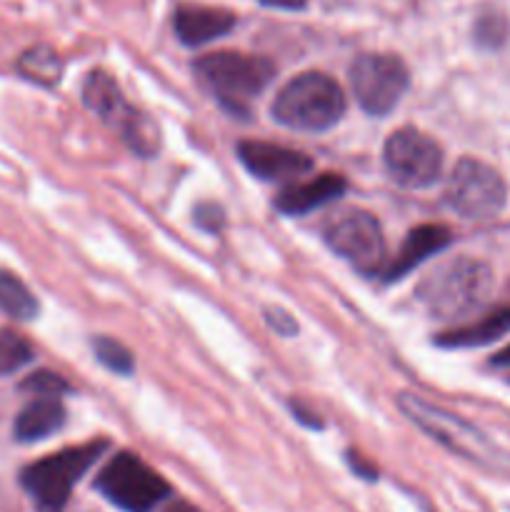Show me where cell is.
<instances>
[{
  "label": "cell",
  "instance_id": "obj_28",
  "mask_svg": "<svg viewBox=\"0 0 510 512\" xmlns=\"http://www.w3.org/2000/svg\"><path fill=\"white\" fill-rule=\"evenodd\" d=\"M165 512H200V510L193 508V505H188V503H175V505H170Z\"/></svg>",
  "mask_w": 510,
  "mask_h": 512
},
{
  "label": "cell",
  "instance_id": "obj_15",
  "mask_svg": "<svg viewBox=\"0 0 510 512\" xmlns=\"http://www.w3.org/2000/svg\"><path fill=\"white\" fill-rule=\"evenodd\" d=\"M345 188H348V183L338 173H323L318 178L303 180V183L298 180V183H290L280 190L278 198H275V208L283 215L300 218V215H308L323 205L333 203L335 198L345 193Z\"/></svg>",
  "mask_w": 510,
  "mask_h": 512
},
{
  "label": "cell",
  "instance_id": "obj_6",
  "mask_svg": "<svg viewBox=\"0 0 510 512\" xmlns=\"http://www.w3.org/2000/svg\"><path fill=\"white\" fill-rule=\"evenodd\" d=\"M95 490L123 512H153L170 495V485L143 458L118 453L103 465Z\"/></svg>",
  "mask_w": 510,
  "mask_h": 512
},
{
  "label": "cell",
  "instance_id": "obj_5",
  "mask_svg": "<svg viewBox=\"0 0 510 512\" xmlns=\"http://www.w3.org/2000/svg\"><path fill=\"white\" fill-rule=\"evenodd\" d=\"M83 103L108 125L110 130L120 135L128 143L133 153L150 158L158 150L160 138L158 128L135 105L128 103V98L120 90L118 80L105 70H90L83 83Z\"/></svg>",
  "mask_w": 510,
  "mask_h": 512
},
{
  "label": "cell",
  "instance_id": "obj_22",
  "mask_svg": "<svg viewBox=\"0 0 510 512\" xmlns=\"http://www.w3.org/2000/svg\"><path fill=\"white\" fill-rule=\"evenodd\" d=\"M20 390L30 393L33 398H60L63 393H68L70 385L60 378L58 373H50V370H40V373L28 375L20 385Z\"/></svg>",
  "mask_w": 510,
  "mask_h": 512
},
{
  "label": "cell",
  "instance_id": "obj_23",
  "mask_svg": "<svg viewBox=\"0 0 510 512\" xmlns=\"http://www.w3.org/2000/svg\"><path fill=\"white\" fill-rule=\"evenodd\" d=\"M505 35H508V23L503 20V15L485 13L475 23V38H478V43L500 45Z\"/></svg>",
  "mask_w": 510,
  "mask_h": 512
},
{
  "label": "cell",
  "instance_id": "obj_11",
  "mask_svg": "<svg viewBox=\"0 0 510 512\" xmlns=\"http://www.w3.org/2000/svg\"><path fill=\"white\" fill-rule=\"evenodd\" d=\"M398 405L423 433L433 435V440H438L440 445H445L453 453L465 455L470 460H483L488 455L490 445L485 435L470 423H465L463 418H458V415L448 413V410L438 408V405L428 403V400L413 393H400Z\"/></svg>",
  "mask_w": 510,
  "mask_h": 512
},
{
  "label": "cell",
  "instance_id": "obj_16",
  "mask_svg": "<svg viewBox=\"0 0 510 512\" xmlns=\"http://www.w3.org/2000/svg\"><path fill=\"white\" fill-rule=\"evenodd\" d=\"M510 333V308H498L490 310L483 318L473 320V323H465L460 328L448 330V333H440L435 338V343L440 348H483V345L495 343L503 335Z\"/></svg>",
  "mask_w": 510,
  "mask_h": 512
},
{
  "label": "cell",
  "instance_id": "obj_27",
  "mask_svg": "<svg viewBox=\"0 0 510 512\" xmlns=\"http://www.w3.org/2000/svg\"><path fill=\"white\" fill-rule=\"evenodd\" d=\"M493 365H498V368H508V365H510V345H508V348L500 350L498 355H495Z\"/></svg>",
  "mask_w": 510,
  "mask_h": 512
},
{
  "label": "cell",
  "instance_id": "obj_19",
  "mask_svg": "<svg viewBox=\"0 0 510 512\" xmlns=\"http://www.w3.org/2000/svg\"><path fill=\"white\" fill-rule=\"evenodd\" d=\"M0 310L15 320H33L40 310L38 298L28 285L8 270H0Z\"/></svg>",
  "mask_w": 510,
  "mask_h": 512
},
{
  "label": "cell",
  "instance_id": "obj_14",
  "mask_svg": "<svg viewBox=\"0 0 510 512\" xmlns=\"http://www.w3.org/2000/svg\"><path fill=\"white\" fill-rule=\"evenodd\" d=\"M450 240H453V235H450V230L445 228V225H418V228H413L405 235L398 253L385 263L383 273L380 275H383L388 283L405 278V275L413 273L418 265H423L430 255H438L440 250L448 248Z\"/></svg>",
  "mask_w": 510,
  "mask_h": 512
},
{
  "label": "cell",
  "instance_id": "obj_12",
  "mask_svg": "<svg viewBox=\"0 0 510 512\" xmlns=\"http://www.w3.org/2000/svg\"><path fill=\"white\" fill-rule=\"evenodd\" d=\"M238 158L250 175L268 183H298V178L313 170L308 153L265 140H240Z\"/></svg>",
  "mask_w": 510,
  "mask_h": 512
},
{
  "label": "cell",
  "instance_id": "obj_21",
  "mask_svg": "<svg viewBox=\"0 0 510 512\" xmlns=\"http://www.w3.org/2000/svg\"><path fill=\"white\" fill-rule=\"evenodd\" d=\"M93 353L98 358L100 365L110 370V373H118V375H130L135 368V360L130 355V350L125 348L123 343L118 340L108 338V335H98L93 338Z\"/></svg>",
  "mask_w": 510,
  "mask_h": 512
},
{
  "label": "cell",
  "instance_id": "obj_13",
  "mask_svg": "<svg viewBox=\"0 0 510 512\" xmlns=\"http://www.w3.org/2000/svg\"><path fill=\"white\" fill-rule=\"evenodd\" d=\"M238 18L225 8H210V5H180L173 15L175 35L188 48H200L213 40L223 38L235 28Z\"/></svg>",
  "mask_w": 510,
  "mask_h": 512
},
{
  "label": "cell",
  "instance_id": "obj_4",
  "mask_svg": "<svg viewBox=\"0 0 510 512\" xmlns=\"http://www.w3.org/2000/svg\"><path fill=\"white\" fill-rule=\"evenodd\" d=\"M108 450V440H90L35 460L20 473V485L40 512H63L78 480Z\"/></svg>",
  "mask_w": 510,
  "mask_h": 512
},
{
  "label": "cell",
  "instance_id": "obj_25",
  "mask_svg": "<svg viewBox=\"0 0 510 512\" xmlns=\"http://www.w3.org/2000/svg\"><path fill=\"white\" fill-rule=\"evenodd\" d=\"M195 223L203 225L205 230H218L220 223H223V213H220V208H215V205H200V208L195 210Z\"/></svg>",
  "mask_w": 510,
  "mask_h": 512
},
{
  "label": "cell",
  "instance_id": "obj_7",
  "mask_svg": "<svg viewBox=\"0 0 510 512\" xmlns=\"http://www.w3.org/2000/svg\"><path fill=\"white\" fill-rule=\"evenodd\" d=\"M445 203L465 220H490L503 213L508 203V185L488 163L463 158L445 185Z\"/></svg>",
  "mask_w": 510,
  "mask_h": 512
},
{
  "label": "cell",
  "instance_id": "obj_8",
  "mask_svg": "<svg viewBox=\"0 0 510 512\" xmlns=\"http://www.w3.org/2000/svg\"><path fill=\"white\" fill-rule=\"evenodd\" d=\"M350 88L368 115L393 113L410 85L408 65L390 53H363L350 65Z\"/></svg>",
  "mask_w": 510,
  "mask_h": 512
},
{
  "label": "cell",
  "instance_id": "obj_9",
  "mask_svg": "<svg viewBox=\"0 0 510 512\" xmlns=\"http://www.w3.org/2000/svg\"><path fill=\"white\" fill-rule=\"evenodd\" d=\"M323 238L338 258L365 275L383 273L388 263L383 228L368 210H343L325 225Z\"/></svg>",
  "mask_w": 510,
  "mask_h": 512
},
{
  "label": "cell",
  "instance_id": "obj_17",
  "mask_svg": "<svg viewBox=\"0 0 510 512\" xmlns=\"http://www.w3.org/2000/svg\"><path fill=\"white\" fill-rule=\"evenodd\" d=\"M65 425V408L60 398H35L25 405L15 418V440L20 443H38L50 438Z\"/></svg>",
  "mask_w": 510,
  "mask_h": 512
},
{
  "label": "cell",
  "instance_id": "obj_10",
  "mask_svg": "<svg viewBox=\"0 0 510 512\" xmlns=\"http://www.w3.org/2000/svg\"><path fill=\"white\" fill-rule=\"evenodd\" d=\"M383 165L400 188L423 190L443 173V150L423 130L400 128L385 140Z\"/></svg>",
  "mask_w": 510,
  "mask_h": 512
},
{
  "label": "cell",
  "instance_id": "obj_20",
  "mask_svg": "<svg viewBox=\"0 0 510 512\" xmlns=\"http://www.w3.org/2000/svg\"><path fill=\"white\" fill-rule=\"evenodd\" d=\"M33 360V348L15 330H0V375H13Z\"/></svg>",
  "mask_w": 510,
  "mask_h": 512
},
{
  "label": "cell",
  "instance_id": "obj_3",
  "mask_svg": "<svg viewBox=\"0 0 510 512\" xmlns=\"http://www.w3.org/2000/svg\"><path fill=\"white\" fill-rule=\"evenodd\" d=\"M200 83L220 100L230 113H245L248 105L263 93L275 78V65L263 55L215 50L200 55L193 63Z\"/></svg>",
  "mask_w": 510,
  "mask_h": 512
},
{
  "label": "cell",
  "instance_id": "obj_18",
  "mask_svg": "<svg viewBox=\"0 0 510 512\" xmlns=\"http://www.w3.org/2000/svg\"><path fill=\"white\" fill-rule=\"evenodd\" d=\"M18 73L28 78L30 83L53 88V85L60 83V75H63V60L48 45H33L18 58Z\"/></svg>",
  "mask_w": 510,
  "mask_h": 512
},
{
  "label": "cell",
  "instance_id": "obj_24",
  "mask_svg": "<svg viewBox=\"0 0 510 512\" xmlns=\"http://www.w3.org/2000/svg\"><path fill=\"white\" fill-rule=\"evenodd\" d=\"M265 323H268L275 333L283 335V338H293V335L298 333V323H295L293 315L285 313V310L280 308L265 310Z\"/></svg>",
  "mask_w": 510,
  "mask_h": 512
},
{
  "label": "cell",
  "instance_id": "obj_26",
  "mask_svg": "<svg viewBox=\"0 0 510 512\" xmlns=\"http://www.w3.org/2000/svg\"><path fill=\"white\" fill-rule=\"evenodd\" d=\"M265 8H278V10H303L310 0H260Z\"/></svg>",
  "mask_w": 510,
  "mask_h": 512
},
{
  "label": "cell",
  "instance_id": "obj_1",
  "mask_svg": "<svg viewBox=\"0 0 510 512\" xmlns=\"http://www.w3.org/2000/svg\"><path fill=\"white\" fill-rule=\"evenodd\" d=\"M490 290H493L490 265L460 255L430 270L415 290V298L433 318L460 320L483 308L490 298Z\"/></svg>",
  "mask_w": 510,
  "mask_h": 512
},
{
  "label": "cell",
  "instance_id": "obj_2",
  "mask_svg": "<svg viewBox=\"0 0 510 512\" xmlns=\"http://www.w3.org/2000/svg\"><path fill=\"white\" fill-rule=\"evenodd\" d=\"M273 120L300 133H320L343 118L345 93L335 78L308 70L290 78L273 100Z\"/></svg>",
  "mask_w": 510,
  "mask_h": 512
}]
</instances>
